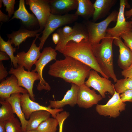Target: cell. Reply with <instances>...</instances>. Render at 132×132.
I'll use <instances>...</instances> for the list:
<instances>
[{"label":"cell","instance_id":"83f0119b","mask_svg":"<svg viewBox=\"0 0 132 132\" xmlns=\"http://www.w3.org/2000/svg\"><path fill=\"white\" fill-rule=\"evenodd\" d=\"M58 125L56 119L50 118L41 123L36 130L39 132H56Z\"/></svg>","mask_w":132,"mask_h":132},{"label":"cell","instance_id":"44dd1931","mask_svg":"<svg viewBox=\"0 0 132 132\" xmlns=\"http://www.w3.org/2000/svg\"><path fill=\"white\" fill-rule=\"evenodd\" d=\"M42 30L40 29L37 30L31 31L24 29H20L16 31L7 35V37L10 39L12 44H14L18 48L20 44L25 41L28 38L36 36L38 33Z\"/></svg>","mask_w":132,"mask_h":132},{"label":"cell","instance_id":"d6986e66","mask_svg":"<svg viewBox=\"0 0 132 132\" xmlns=\"http://www.w3.org/2000/svg\"><path fill=\"white\" fill-rule=\"evenodd\" d=\"M113 42L119 49L118 65L123 70H125L132 64V51L125 44L120 37L115 38Z\"/></svg>","mask_w":132,"mask_h":132},{"label":"cell","instance_id":"ba28073f","mask_svg":"<svg viewBox=\"0 0 132 132\" xmlns=\"http://www.w3.org/2000/svg\"><path fill=\"white\" fill-rule=\"evenodd\" d=\"M126 106V104L121 100L119 94L115 90L114 94L105 104H97L95 109L100 115L115 118L125 110Z\"/></svg>","mask_w":132,"mask_h":132},{"label":"cell","instance_id":"5b68a950","mask_svg":"<svg viewBox=\"0 0 132 132\" xmlns=\"http://www.w3.org/2000/svg\"><path fill=\"white\" fill-rule=\"evenodd\" d=\"M78 17L75 13H67L62 15L51 14L47 22L41 33L42 36L38 38L40 41L39 47L41 49L49 36L56 29L65 25L76 21Z\"/></svg>","mask_w":132,"mask_h":132},{"label":"cell","instance_id":"f1b7e54d","mask_svg":"<svg viewBox=\"0 0 132 132\" xmlns=\"http://www.w3.org/2000/svg\"><path fill=\"white\" fill-rule=\"evenodd\" d=\"M114 87L116 91L119 94L132 89V78H125L117 80Z\"/></svg>","mask_w":132,"mask_h":132},{"label":"cell","instance_id":"e575fe53","mask_svg":"<svg viewBox=\"0 0 132 132\" xmlns=\"http://www.w3.org/2000/svg\"><path fill=\"white\" fill-rule=\"evenodd\" d=\"M121 99L124 102H132V89L127 90L120 95Z\"/></svg>","mask_w":132,"mask_h":132},{"label":"cell","instance_id":"7402d4cb","mask_svg":"<svg viewBox=\"0 0 132 132\" xmlns=\"http://www.w3.org/2000/svg\"><path fill=\"white\" fill-rule=\"evenodd\" d=\"M117 1L116 0H96L93 4L94 11L92 17L93 22L104 17Z\"/></svg>","mask_w":132,"mask_h":132},{"label":"cell","instance_id":"f6af8a7d","mask_svg":"<svg viewBox=\"0 0 132 132\" xmlns=\"http://www.w3.org/2000/svg\"><path fill=\"white\" fill-rule=\"evenodd\" d=\"M130 22L132 24V18L131 19V21H130Z\"/></svg>","mask_w":132,"mask_h":132},{"label":"cell","instance_id":"ac0fdd59","mask_svg":"<svg viewBox=\"0 0 132 132\" xmlns=\"http://www.w3.org/2000/svg\"><path fill=\"white\" fill-rule=\"evenodd\" d=\"M51 13L62 15L72 10L77 9V0H49Z\"/></svg>","mask_w":132,"mask_h":132},{"label":"cell","instance_id":"60d3db41","mask_svg":"<svg viewBox=\"0 0 132 132\" xmlns=\"http://www.w3.org/2000/svg\"><path fill=\"white\" fill-rule=\"evenodd\" d=\"M124 15L127 18L132 17V8L129 10L126 11L124 12Z\"/></svg>","mask_w":132,"mask_h":132},{"label":"cell","instance_id":"cb8c5ba5","mask_svg":"<svg viewBox=\"0 0 132 132\" xmlns=\"http://www.w3.org/2000/svg\"><path fill=\"white\" fill-rule=\"evenodd\" d=\"M51 113L44 110L36 111L32 112L28 120L26 131L36 130L42 122L50 118Z\"/></svg>","mask_w":132,"mask_h":132},{"label":"cell","instance_id":"ffe728a7","mask_svg":"<svg viewBox=\"0 0 132 132\" xmlns=\"http://www.w3.org/2000/svg\"><path fill=\"white\" fill-rule=\"evenodd\" d=\"M20 93L12 94L5 100L10 103L14 113L19 118L21 123L23 132H25L28 120L26 119L22 110L20 103Z\"/></svg>","mask_w":132,"mask_h":132},{"label":"cell","instance_id":"30bf717a","mask_svg":"<svg viewBox=\"0 0 132 132\" xmlns=\"http://www.w3.org/2000/svg\"><path fill=\"white\" fill-rule=\"evenodd\" d=\"M25 2L35 16L40 29L43 30L51 14L49 0H26Z\"/></svg>","mask_w":132,"mask_h":132},{"label":"cell","instance_id":"7a4b0ae2","mask_svg":"<svg viewBox=\"0 0 132 132\" xmlns=\"http://www.w3.org/2000/svg\"><path fill=\"white\" fill-rule=\"evenodd\" d=\"M59 52L65 56H70L80 61L99 73L103 77L109 79L99 67L89 40H83L79 43L69 41Z\"/></svg>","mask_w":132,"mask_h":132},{"label":"cell","instance_id":"f546056e","mask_svg":"<svg viewBox=\"0 0 132 132\" xmlns=\"http://www.w3.org/2000/svg\"><path fill=\"white\" fill-rule=\"evenodd\" d=\"M6 132H23L20 121L15 116L4 122Z\"/></svg>","mask_w":132,"mask_h":132},{"label":"cell","instance_id":"4fadbf2b","mask_svg":"<svg viewBox=\"0 0 132 132\" xmlns=\"http://www.w3.org/2000/svg\"><path fill=\"white\" fill-rule=\"evenodd\" d=\"M41 33L37 34L36 35L35 39L33 41L30 49L26 53L24 51L20 52L15 56L18 66L23 67L28 71H30L33 65L41 55L40 48L39 46H37L35 42Z\"/></svg>","mask_w":132,"mask_h":132},{"label":"cell","instance_id":"9a60e30c","mask_svg":"<svg viewBox=\"0 0 132 132\" xmlns=\"http://www.w3.org/2000/svg\"><path fill=\"white\" fill-rule=\"evenodd\" d=\"M25 93H28L27 91L19 86L17 78L13 74L1 81L0 84V100H5L13 94Z\"/></svg>","mask_w":132,"mask_h":132},{"label":"cell","instance_id":"b9f144b4","mask_svg":"<svg viewBox=\"0 0 132 132\" xmlns=\"http://www.w3.org/2000/svg\"><path fill=\"white\" fill-rule=\"evenodd\" d=\"M0 132H6L4 122H0Z\"/></svg>","mask_w":132,"mask_h":132},{"label":"cell","instance_id":"9c48e42d","mask_svg":"<svg viewBox=\"0 0 132 132\" xmlns=\"http://www.w3.org/2000/svg\"><path fill=\"white\" fill-rule=\"evenodd\" d=\"M85 84L88 87H92L97 91L103 98H106V92L112 95L114 93V85L111 81L109 79L101 77L98 72L93 70H90L88 79Z\"/></svg>","mask_w":132,"mask_h":132},{"label":"cell","instance_id":"277c9868","mask_svg":"<svg viewBox=\"0 0 132 132\" xmlns=\"http://www.w3.org/2000/svg\"><path fill=\"white\" fill-rule=\"evenodd\" d=\"M118 12L113 11L105 20L98 23L87 22L85 25L89 36V41L92 45L99 44L106 34V30L110 23L117 21Z\"/></svg>","mask_w":132,"mask_h":132},{"label":"cell","instance_id":"bcb514c9","mask_svg":"<svg viewBox=\"0 0 132 132\" xmlns=\"http://www.w3.org/2000/svg\"><path fill=\"white\" fill-rule=\"evenodd\" d=\"M131 31H132V27Z\"/></svg>","mask_w":132,"mask_h":132},{"label":"cell","instance_id":"484cf974","mask_svg":"<svg viewBox=\"0 0 132 132\" xmlns=\"http://www.w3.org/2000/svg\"><path fill=\"white\" fill-rule=\"evenodd\" d=\"M11 43L10 39L6 42L0 36V50L1 51L6 53L9 57L15 68H17L18 65L17 60L14 53L16 51V48H13L11 45Z\"/></svg>","mask_w":132,"mask_h":132},{"label":"cell","instance_id":"1f68e13d","mask_svg":"<svg viewBox=\"0 0 132 132\" xmlns=\"http://www.w3.org/2000/svg\"><path fill=\"white\" fill-rule=\"evenodd\" d=\"M69 115V113L66 111H63L60 113L58 112L56 114V119L58 123L59 132H63L64 122Z\"/></svg>","mask_w":132,"mask_h":132},{"label":"cell","instance_id":"52a82bcc","mask_svg":"<svg viewBox=\"0 0 132 132\" xmlns=\"http://www.w3.org/2000/svg\"><path fill=\"white\" fill-rule=\"evenodd\" d=\"M8 73L13 74L17 78L19 85L26 89L29 94L31 99L34 101V95L33 88L35 81L39 80L37 73L25 70L23 67L18 66L16 68L11 67Z\"/></svg>","mask_w":132,"mask_h":132},{"label":"cell","instance_id":"ee69618b","mask_svg":"<svg viewBox=\"0 0 132 132\" xmlns=\"http://www.w3.org/2000/svg\"><path fill=\"white\" fill-rule=\"evenodd\" d=\"M3 3L2 0H0V8H1L2 6V4Z\"/></svg>","mask_w":132,"mask_h":132},{"label":"cell","instance_id":"7bdbcfd3","mask_svg":"<svg viewBox=\"0 0 132 132\" xmlns=\"http://www.w3.org/2000/svg\"><path fill=\"white\" fill-rule=\"evenodd\" d=\"M25 132H39L38 131L36 130H32L26 131Z\"/></svg>","mask_w":132,"mask_h":132},{"label":"cell","instance_id":"d6a6232c","mask_svg":"<svg viewBox=\"0 0 132 132\" xmlns=\"http://www.w3.org/2000/svg\"><path fill=\"white\" fill-rule=\"evenodd\" d=\"M4 6L6 7V10L8 12V15L10 18L14 13V6L15 4V0H2Z\"/></svg>","mask_w":132,"mask_h":132},{"label":"cell","instance_id":"4dcf8cb0","mask_svg":"<svg viewBox=\"0 0 132 132\" xmlns=\"http://www.w3.org/2000/svg\"><path fill=\"white\" fill-rule=\"evenodd\" d=\"M73 31V28L68 25H66L62 28H59L58 29L56 32L60 36L59 41L68 37L72 33Z\"/></svg>","mask_w":132,"mask_h":132},{"label":"cell","instance_id":"8fae6325","mask_svg":"<svg viewBox=\"0 0 132 132\" xmlns=\"http://www.w3.org/2000/svg\"><path fill=\"white\" fill-rule=\"evenodd\" d=\"M120 7L116 25L114 27L109 28L106 30V34L115 39L120 37L123 34L131 31L132 26L130 21H126L125 17L124 10L127 4V1L120 0Z\"/></svg>","mask_w":132,"mask_h":132},{"label":"cell","instance_id":"8d00e7d4","mask_svg":"<svg viewBox=\"0 0 132 132\" xmlns=\"http://www.w3.org/2000/svg\"><path fill=\"white\" fill-rule=\"evenodd\" d=\"M121 73L125 78H132V64L127 68L123 70Z\"/></svg>","mask_w":132,"mask_h":132},{"label":"cell","instance_id":"3957f363","mask_svg":"<svg viewBox=\"0 0 132 132\" xmlns=\"http://www.w3.org/2000/svg\"><path fill=\"white\" fill-rule=\"evenodd\" d=\"M115 38L107 34L99 44L92 46V51L101 70L114 82L117 80L114 72L112 44Z\"/></svg>","mask_w":132,"mask_h":132},{"label":"cell","instance_id":"7c38bea8","mask_svg":"<svg viewBox=\"0 0 132 132\" xmlns=\"http://www.w3.org/2000/svg\"><path fill=\"white\" fill-rule=\"evenodd\" d=\"M20 103L26 119L28 120L31 113L35 111L44 110L49 112L53 118H56V114L63 111V109H52L39 104L32 100L28 93L20 94Z\"/></svg>","mask_w":132,"mask_h":132},{"label":"cell","instance_id":"603a6c76","mask_svg":"<svg viewBox=\"0 0 132 132\" xmlns=\"http://www.w3.org/2000/svg\"><path fill=\"white\" fill-rule=\"evenodd\" d=\"M14 19L20 20L25 24L29 26L37 22L36 18L30 13L26 8L24 0H20L18 9L14 12V15L10 20Z\"/></svg>","mask_w":132,"mask_h":132},{"label":"cell","instance_id":"2e32d148","mask_svg":"<svg viewBox=\"0 0 132 132\" xmlns=\"http://www.w3.org/2000/svg\"><path fill=\"white\" fill-rule=\"evenodd\" d=\"M73 31L68 37L59 41L56 44L55 49L59 52L70 41L79 43L83 40H89L88 31L85 25L80 23L76 22L73 27Z\"/></svg>","mask_w":132,"mask_h":132},{"label":"cell","instance_id":"74e56055","mask_svg":"<svg viewBox=\"0 0 132 132\" xmlns=\"http://www.w3.org/2000/svg\"><path fill=\"white\" fill-rule=\"evenodd\" d=\"M9 20L8 15L4 14L0 10V21L4 22L8 21Z\"/></svg>","mask_w":132,"mask_h":132},{"label":"cell","instance_id":"d590c367","mask_svg":"<svg viewBox=\"0 0 132 132\" xmlns=\"http://www.w3.org/2000/svg\"><path fill=\"white\" fill-rule=\"evenodd\" d=\"M8 74L6 69L4 67L2 62H0V80L1 81L6 77Z\"/></svg>","mask_w":132,"mask_h":132},{"label":"cell","instance_id":"5bb4252c","mask_svg":"<svg viewBox=\"0 0 132 132\" xmlns=\"http://www.w3.org/2000/svg\"><path fill=\"white\" fill-rule=\"evenodd\" d=\"M100 94L91 89L85 84L79 86L77 104L81 108L88 109L97 104L102 99Z\"/></svg>","mask_w":132,"mask_h":132},{"label":"cell","instance_id":"836d02e7","mask_svg":"<svg viewBox=\"0 0 132 132\" xmlns=\"http://www.w3.org/2000/svg\"><path fill=\"white\" fill-rule=\"evenodd\" d=\"M120 37L123 40L125 44L132 51V31L123 34Z\"/></svg>","mask_w":132,"mask_h":132},{"label":"cell","instance_id":"6da1fadb","mask_svg":"<svg viewBox=\"0 0 132 132\" xmlns=\"http://www.w3.org/2000/svg\"><path fill=\"white\" fill-rule=\"evenodd\" d=\"M65 57L63 59L56 60L50 66L48 74L79 86L85 84V79L88 77L91 68L72 57Z\"/></svg>","mask_w":132,"mask_h":132},{"label":"cell","instance_id":"ab89813d","mask_svg":"<svg viewBox=\"0 0 132 132\" xmlns=\"http://www.w3.org/2000/svg\"><path fill=\"white\" fill-rule=\"evenodd\" d=\"M9 56L5 53L0 51V61H2L3 60H7L10 59Z\"/></svg>","mask_w":132,"mask_h":132},{"label":"cell","instance_id":"f35d334b","mask_svg":"<svg viewBox=\"0 0 132 132\" xmlns=\"http://www.w3.org/2000/svg\"><path fill=\"white\" fill-rule=\"evenodd\" d=\"M52 40L54 43L57 44L58 43L60 39L59 34L57 33H55L52 34Z\"/></svg>","mask_w":132,"mask_h":132},{"label":"cell","instance_id":"4316f807","mask_svg":"<svg viewBox=\"0 0 132 132\" xmlns=\"http://www.w3.org/2000/svg\"><path fill=\"white\" fill-rule=\"evenodd\" d=\"M0 122H5L13 117L14 112L10 103L6 100H0Z\"/></svg>","mask_w":132,"mask_h":132},{"label":"cell","instance_id":"8992f818","mask_svg":"<svg viewBox=\"0 0 132 132\" xmlns=\"http://www.w3.org/2000/svg\"><path fill=\"white\" fill-rule=\"evenodd\" d=\"M56 50L51 47H46L43 49L41 55L34 65L35 68L32 71L37 73L40 81L37 86V89L39 90L44 89L50 90L51 87L43 78V72L45 66L51 61L56 60L57 53Z\"/></svg>","mask_w":132,"mask_h":132},{"label":"cell","instance_id":"e0dca14e","mask_svg":"<svg viewBox=\"0 0 132 132\" xmlns=\"http://www.w3.org/2000/svg\"><path fill=\"white\" fill-rule=\"evenodd\" d=\"M79 86L71 83V88L67 90L63 99L60 100L49 101L48 107L53 109H59L66 105H69L72 107L77 104Z\"/></svg>","mask_w":132,"mask_h":132},{"label":"cell","instance_id":"d4e9b609","mask_svg":"<svg viewBox=\"0 0 132 132\" xmlns=\"http://www.w3.org/2000/svg\"><path fill=\"white\" fill-rule=\"evenodd\" d=\"M78 6L75 14L85 19L92 17L94 9L93 4L89 0H77Z\"/></svg>","mask_w":132,"mask_h":132}]
</instances>
